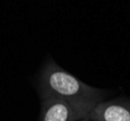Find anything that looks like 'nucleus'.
I'll list each match as a JSON object with an SVG mask.
<instances>
[{
	"label": "nucleus",
	"instance_id": "4",
	"mask_svg": "<svg viewBox=\"0 0 130 121\" xmlns=\"http://www.w3.org/2000/svg\"><path fill=\"white\" fill-rule=\"evenodd\" d=\"M76 121H92L90 119H88V118H81V119H78Z\"/></svg>",
	"mask_w": 130,
	"mask_h": 121
},
{
	"label": "nucleus",
	"instance_id": "1",
	"mask_svg": "<svg viewBox=\"0 0 130 121\" xmlns=\"http://www.w3.org/2000/svg\"><path fill=\"white\" fill-rule=\"evenodd\" d=\"M41 99L54 97L74 104L93 108L103 101L105 92L89 86L50 60L43 69L39 82Z\"/></svg>",
	"mask_w": 130,
	"mask_h": 121
},
{
	"label": "nucleus",
	"instance_id": "2",
	"mask_svg": "<svg viewBox=\"0 0 130 121\" xmlns=\"http://www.w3.org/2000/svg\"><path fill=\"white\" fill-rule=\"evenodd\" d=\"M92 109L58 98L46 97L41 103L40 121H76L87 118Z\"/></svg>",
	"mask_w": 130,
	"mask_h": 121
},
{
	"label": "nucleus",
	"instance_id": "3",
	"mask_svg": "<svg viewBox=\"0 0 130 121\" xmlns=\"http://www.w3.org/2000/svg\"><path fill=\"white\" fill-rule=\"evenodd\" d=\"M87 118L92 121H130V99L101 101L93 107Z\"/></svg>",
	"mask_w": 130,
	"mask_h": 121
}]
</instances>
